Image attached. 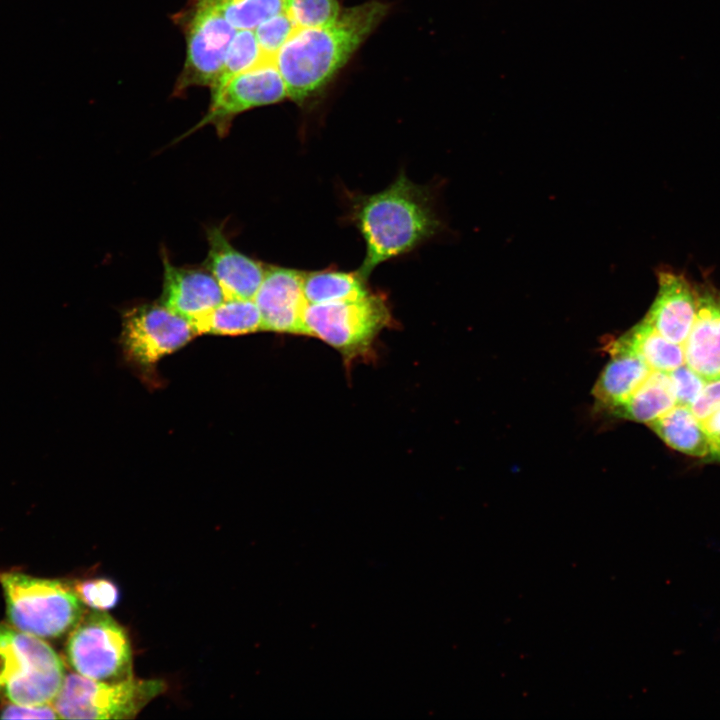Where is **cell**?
<instances>
[{
    "label": "cell",
    "instance_id": "cell-1",
    "mask_svg": "<svg viewBox=\"0 0 720 720\" xmlns=\"http://www.w3.org/2000/svg\"><path fill=\"white\" fill-rule=\"evenodd\" d=\"M388 5L369 1L341 11L329 25L297 29L273 60L288 98L303 104L318 95L347 63L388 12Z\"/></svg>",
    "mask_w": 720,
    "mask_h": 720
},
{
    "label": "cell",
    "instance_id": "cell-2",
    "mask_svg": "<svg viewBox=\"0 0 720 720\" xmlns=\"http://www.w3.org/2000/svg\"><path fill=\"white\" fill-rule=\"evenodd\" d=\"M352 208L353 222L366 244L358 270L366 280L379 264L409 253L440 228L428 192L404 174L382 191L359 196Z\"/></svg>",
    "mask_w": 720,
    "mask_h": 720
},
{
    "label": "cell",
    "instance_id": "cell-3",
    "mask_svg": "<svg viewBox=\"0 0 720 720\" xmlns=\"http://www.w3.org/2000/svg\"><path fill=\"white\" fill-rule=\"evenodd\" d=\"M62 660L40 637L0 623V696L23 705L52 703L64 681Z\"/></svg>",
    "mask_w": 720,
    "mask_h": 720
},
{
    "label": "cell",
    "instance_id": "cell-4",
    "mask_svg": "<svg viewBox=\"0 0 720 720\" xmlns=\"http://www.w3.org/2000/svg\"><path fill=\"white\" fill-rule=\"evenodd\" d=\"M0 585L10 624L31 635L59 637L83 615V603L62 581L0 571Z\"/></svg>",
    "mask_w": 720,
    "mask_h": 720
},
{
    "label": "cell",
    "instance_id": "cell-5",
    "mask_svg": "<svg viewBox=\"0 0 720 720\" xmlns=\"http://www.w3.org/2000/svg\"><path fill=\"white\" fill-rule=\"evenodd\" d=\"M165 689L158 679L110 682L72 673L65 676L52 705L65 719H133Z\"/></svg>",
    "mask_w": 720,
    "mask_h": 720
},
{
    "label": "cell",
    "instance_id": "cell-6",
    "mask_svg": "<svg viewBox=\"0 0 720 720\" xmlns=\"http://www.w3.org/2000/svg\"><path fill=\"white\" fill-rule=\"evenodd\" d=\"M390 320L385 297L370 292L357 299L307 304L304 335L317 337L352 358L366 352Z\"/></svg>",
    "mask_w": 720,
    "mask_h": 720
},
{
    "label": "cell",
    "instance_id": "cell-7",
    "mask_svg": "<svg viewBox=\"0 0 720 720\" xmlns=\"http://www.w3.org/2000/svg\"><path fill=\"white\" fill-rule=\"evenodd\" d=\"M175 23L186 40V58L174 94L182 95L194 86L211 87L216 80L237 29L222 15L212 0H189Z\"/></svg>",
    "mask_w": 720,
    "mask_h": 720
},
{
    "label": "cell",
    "instance_id": "cell-8",
    "mask_svg": "<svg viewBox=\"0 0 720 720\" xmlns=\"http://www.w3.org/2000/svg\"><path fill=\"white\" fill-rule=\"evenodd\" d=\"M66 655L78 674L94 680L114 682L133 677L127 633L104 611L81 616L71 630Z\"/></svg>",
    "mask_w": 720,
    "mask_h": 720
},
{
    "label": "cell",
    "instance_id": "cell-9",
    "mask_svg": "<svg viewBox=\"0 0 720 720\" xmlns=\"http://www.w3.org/2000/svg\"><path fill=\"white\" fill-rule=\"evenodd\" d=\"M197 334L185 317L162 303L144 304L127 311L121 342L128 358L150 366L186 345Z\"/></svg>",
    "mask_w": 720,
    "mask_h": 720
},
{
    "label": "cell",
    "instance_id": "cell-10",
    "mask_svg": "<svg viewBox=\"0 0 720 720\" xmlns=\"http://www.w3.org/2000/svg\"><path fill=\"white\" fill-rule=\"evenodd\" d=\"M287 97L286 84L274 60L265 59L253 68L237 74L220 91L211 94L206 114L186 135L205 125H212L217 134L223 137L237 115L253 108L281 102Z\"/></svg>",
    "mask_w": 720,
    "mask_h": 720
},
{
    "label": "cell",
    "instance_id": "cell-11",
    "mask_svg": "<svg viewBox=\"0 0 720 720\" xmlns=\"http://www.w3.org/2000/svg\"><path fill=\"white\" fill-rule=\"evenodd\" d=\"M303 274L292 268L266 266L254 297L263 330L304 335L303 315L308 303L303 293Z\"/></svg>",
    "mask_w": 720,
    "mask_h": 720
},
{
    "label": "cell",
    "instance_id": "cell-12",
    "mask_svg": "<svg viewBox=\"0 0 720 720\" xmlns=\"http://www.w3.org/2000/svg\"><path fill=\"white\" fill-rule=\"evenodd\" d=\"M697 313L683 346L684 363L706 381L720 378V289L694 284Z\"/></svg>",
    "mask_w": 720,
    "mask_h": 720
},
{
    "label": "cell",
    "instance_id": "cell-13",
    "mask_svg": "<svg viewBox=\"0 0 720 720\" xmlns=\"http://www.w3.org/2000/svg\"><path fill=\"white\" fill-rule=\"evenodd\" d=\"M163 305L193 325L225 300L217 280L208 270L172 265L163 258Z\"/></svg>",
    "mask_w": 720,
    "mask_h": 720
},
{
    "label": "cell",
    "instance_id": "cell-14",
    "mask_svg": "<svg viewBox=\"0 0 720 720\" xmlns=\"http://www.w3.org/2000/svg\"><path fill=\"white\" fill-rule=\"evenodd\" d=\"M207 240L205 267L217 280L225 299H254L266 266L237 250L221 227L210 228Z\"/></svg>",
    "mask_w": 720,
    "mask_h": 720
},
{
    "label": "cell",
    "instance_id": "cell-15",
    "mask_svg": "<svg viewBox=\"0 0 720 720\" xmlns=\"http://www.w3.org/2000/svg\"><path fill=\"white\" fill-rule=\"evenodd\" d=\"M697 313L694 284L679 273H658V291L645 319L667 340L683 345Z\"/></svg>",
    "mask_w": 720,
    "mask_h": 720
},
{
    "label": "cell",
    "instance_id": "cell-16",
    "mask_svg": "<svg viewBox=\"0 0 720 720\" xmlns=\"http://www.w3.org/2000/svg\"><path fill=\"white\" fill-rule=\"evenodd\" d=\"M610 352L612 358L592 392L600 407L613 412L643 383L652 369L619 339L611 345Z\"/></svg>",
    "mask_w": 720,
    "mask_h": 720
},
{
    "label": "cell",
    "instance_id": "cell-17",
    "mask_svg": "<svg viewBox=\"0 0 720 720\" xmlns=\"http://www.w3.org/2000/svg\"><path fill=\"white\" fill-rule=\"evenodd\" d=\"M648 425L672 449L693 457H710L703 425L690 406L676 404Z\"/></svg>",
    "mask_w": 720,
    "mask_h": 720
},
{
    "label": "cell",
    "instance_id": "cell-18",
    "mask_svg": "<svg viewBox=\"0 0 720 720\" xmlns=\"http://www.w3.org/2000/svg\"><path fill=\"white\" fill-rule=\"evenodd\" d=\"M676 404L669 374L652 370L631 396L612 413L632 421L649 424Z\"/></svg>",
    "mask_w": 720,
    "mask_h": 720
},
{
    "label": "cell",
    "instance_id": "cell-19",
    "mask_svg": "<svg viewBox=\"0 0 720 720\" xmlns=\"http://www.w3.org/2000/svg\"><path fill=\"white\" fill-rule=\"evenodd\" d=\"M619 340L652 370L669 373L684 364L683 346L667 340L645 318Z\"/></svg>",
    "mask_w": 720,
    "mask_h": 720
},
{
    "label": "cell",
    "instance_id": "cell-20",
    "mask_svg": "<svg viewBox=\"0 0 720 720\" xmlns=\"http://www.w3.org/2000/svg\"><path fill=\"white\" fill-rule=\"evenodd\" d=\"M358 271H310L303 274V293L308 304H324L361 298L370 289Z\"/></svg>",
    "mask_w": 720,
    "mask_h": 720
},
{
    "label": "cell",
    "instance_id": "cell-21",
    "mask_svg": "<svg viewBox=\"0 0 720 720\" xmlns=\"http://www.w3.org/2000/svg\"><path fill=\"white\" fill-rule=\"evenodd\" d=\"M197 334L242 335L262 329V318L254 299H225L194 324Z\"/></svg>",
    "mask_w": 720,
    "mask_h": 720
},
{
    "label": "cell",
    "instance_id": "cell-22",
    "mask_svg": "<svg viewBox=\"0 0 720 720\" xmlns=\"http://www.w3.org/2000/svg\"><path fill=\"white\" fill-rule=\"evenodd\" d=\"M264 57L254 30H237L226 53L222 68L210 87L211 94L220 91L237 74L258 65Z\"/></svg>",
    "mask_w": 720,
    "mask_h": 720
},
{
    "label": "cell",
    "instance_id": "cell-23",
    "mask_svg": "<svg viewBox=\"0 0 720 720\" xmlns=\"http://www.w3.org/2000/svg\"><path fill=\"white\" fill-rule=\"evenodd\" d=\"M237 30H254L264 20L283 11L282 0H212Z\"/></svg>",
    "mask_w": 720,
    "mask_h": 720
},
{
    "label": "cell",
    "instance_id": "cell-24",
    "mask_svg": "<svg viewBox=\"0 0 720 720\" xmlns=\"http://www.w3.org/2000/svg\"><path fill=\"white\" fill-rule=\"evenodd\" d=\"M282 2L283 11L297 29L329 25L341 12L338 0H282Z\"/></svg>",
    "mask_w": 720,
    "mask_h": 720
},
{
    "label": "cell",
    "instance_id": "cell-25",
    "mask_svg": "<svg viewBox=\"0 0 720 720\" xmlns=\"http://www.w3.org/2000/svg\"><path fill=\"white\" fill-rule=\"evenodd\" d=\"M296 30L290 17L281 11L260 23L254 33L264 57L273 59Z\"/></svg>",
    "mask_w": 720,
    "mask_h": 720
},
{
    "label": "cell",
    "instance_id": "cell-26",
    "mask_svg": "<svg viewBox=\"0 0 720 720\" xmlns=\"http://www.w3.org/2000/svg\"><path fill=\"white\" fill-rule=\"evenodd\" d=\"M73 589L81 602L94 610L111 609L119 600L117 586L105 578L80 581L74 585Z\"/></svg>",
    "mask_w": 720,
    "mask_h": 720
},
{
    "label": "cell",
    "instance_id": "cell-27",
    "mask_svg": "<svg viewBox=\"0 0 720 720\" xmlns=\"http://www.w3.org/2000/svg\"><path fill=\"white\" fill-rule=\"evenodd\" d=\"M668 374L676 403L691 406L702 391L706 380L685 363Z\"/></svg>",
    "mask_w": 720,
    "mask_h": 720
},
{
    "label": "cell",
    "instance_id": "cell-28",
    "mask_svg": "<svg viewBox=\"0 0 720 720\" xmlns=\"http://www.w3.org/2000/svg\"><path fill=\"white\" fill-rule=\"evenodd\" d=\"M2 719H56L60 718L52 703L23 705L8 702L0 713Z\"/></svg>",
    "mask_w": 720,
    "mask_h": 720
},
{
    "label": "cell",
    "instance_id": "cell-29",
    "mask_svg": "<svg viewBox=\"0 0 720 720\" xmlns=\"http://www.w3.org/2000/svg\"><path fill=\"white\" fill-rule=\"evenodd\" d=\"M690 408L700 421L720 408V378L706 381Z\"/></svg>",
    "mask_w": 720,
    "mask_h": 720
},
{
    "label": "cell",
    "instance_id": "cell-30",
    "mask_svg": "<svg viewBox=\"0 0 720 720\" xmlns=\"http://www.w3.org/2000/svg\"><path fill=\"white\" fill-rule=\"evenodd\" d=\"M710 451V458L720 460V408L701 421Z\"/></svg>",
    "mask_w": 720,
    "mask_h": 720
}]
</instances>
